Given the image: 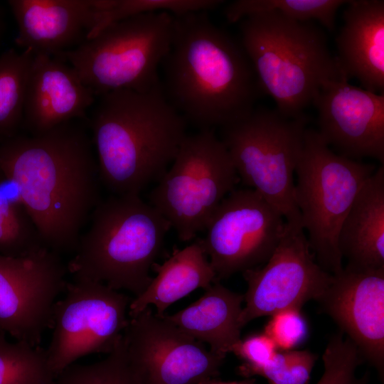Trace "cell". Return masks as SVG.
<instances>
[{
	"mask_svg": "<svg viewBox=\"0 0 384 384\" xmlns=\"http://www.w3.org/2000/svg\"><path fill=\"white\" fill-rule=\"evenodd\" d=\"M240 33L261 93L270 96L287 117L304 114L329 81L346 78L314 21L270 11L240 21Z\"/></svg>",
	"mask_w": 384,
	"mask_h": 384,
	"instance_id": "cell-4",
	"label": "cell"
},
{
	"mask_svg": "<svg viewBox=\"0 0 384 384\" xmlns=\"http://www.w3.org/2000/svg\"><path fill=\"white\" fill-rule=\"evenodd\" d=\"M343 13L335 55L342 74L365 90L384 91V1H348Z\"/></svg>",
	"mask_w": 384,
	"mask_h": 384,
	"instance_id": "cell-19",
	"label": "cell"
},
{
	"mask_svg": "<svg viewBox=\"0 0 384 384\" xmlns=\"http://www.w3.org/2000/svg\"><path fill=\"white\" fill-rule=\"evenodd\" d=\"M342 78L326 82L313 105L324 142L337 154L358 160L384 162V94L348 83Z\"/></svg>",
	"mask_w": 384,
	"mask_h": 384,
	"instance_id": "cell-15",
	"label": "cell"
},
{
	"mask_svg": "<svg viewBox=\"0 0 384 384\" xmlns=\"http://www.w3.org/2000/svg\"><path fill=\"white\" fill-rule=\"evenodd\" d=\"M53 309L52 337L46 350L55 377L82 356L110 353L128 324L132 298L91 280L67 282Z\"/></svg>",
	"mask_w": 384,
	"mask_h": 384,
	"instance_id": "cell-10",
	"label": "cell"
},
{
	"mask_svg": "<svg viewBox=\"0 0 384 384\" xmlns=\"http://www.w3.org/2000/svg\"><path fill=\"white\" fill-rule=\"evenodd\" d=\"M317 302L383 380L384 268L363 270L346 265L332 274Z\"/></svg>",
	"mask_w": 384,
	"mask_h": 384,
	"instance_id": "cell-16",
	"label": "cell"
},
{
	"mask_svg": "<svg viewBox=\"0 0 384 384\" xmlns=\"http://www.w3.org/2000/svg\"><path fill=\"white\" fill-rule=\"evenodd\" d=\"M240 181L228 149L213 129L187 134L173 162L149 195V203L180 240L205 230L221 201Z\"/></svg>",
	"mask_w": 384,
	"mask_h": 384,
	"instance_id": "cell-9",
	"label": "cell"
},
{
	"mask_svg": "<svg viewBox=\"0 0 384 384\" xmlns=\"http://www.w3.org/2000/svg\"><path fill=\"white\" fill-rule=\"evenodd\" d=\"M347 266L384 268V166H378L357 194L338 235Z\"/></svg>",
	"mask_w": 384,
	"mask_h": 384,
	"instance_id": "cell-20",
	"label": "cell"
},
{
	"mask_svg": "<svg viewBox=\"0 0 384 384\" xmlns=\"http://www.w3.org/2000/svg\"><path fill=\"white\" fill-rule=\"evenodd\" d=\"M175 18L143 14L113 23L65 53L68 62L97 97L129 90L147 92L161 85L159 67L174 36Z\"/></svg>",
	"mask_w": 384,
	"mask_h": 384,
	"instance_id": "cell-7",
	"label": "cell"
},
{
	"mask_svg": "<svg viewBox=\"0 0 384 384\" xmlns=\"http://www.w3.org/2000/svg\"><path fill=\"white\" fill-rule=\"evenodd\" d=\"M242 274L247 284L242 327L257 318L301 309L306 302L317 301L332 278L316 262L302 227L287 223L268 260Z\"/></svg>",
	"mask_w": 384,
	"mask_h": 384,
	"instance_id": "cell-13",
	"label": "cell"
},
{
	"mask_svg": "<svg viewBox=\"0 0 384 384\" xmlns=\"http://www.w3.org/2000/svg\"><path fill=\"white\" fill-rule=\"evenodd\" d=\"M308 122L305 114L289 118L277 109L258 107L220 128V139L240 180L279 210L287 223L299 225L294 174Z\"/></svg>",
	"mask_w": 384,
	"mask_h": 384,
	"instance_id": "cell-8",
	"label": "cell"
},
{
	"mask_svg": "<svg viewBox=\"0 0 384 384\" xmlns=\"http://www.w3.org/2000/svg\"><path fill=\"white\" fill-rule=\"evenodd\" d=\"M244 295L215 282L186 308L163 316L214 353L225 358L240 342V319Z\"/></svg>",
	"mask_w": 384,
	"mask_h": 384,
	"instance_id": "cell-21",
	"label": "cell"
},
{
	"mask_svg": "<svg viewBox=\"0 0 384 384\" xmlns=\"http://www.w3.org/2000/svg\"><path fill=\"white\" fill-rule=\"evenodd\" d=\"M5 18L3 9L0 6V44L1 43L4 33L5 31Z\"/></svg>",
	"mask_w": 384,
	"mask_h": 384,
	"instance_id": "cell-34",
	"label": "cell"
},
{
	"mask_svg": "<svg viewBox=\"0 0 384 384\" xmlns=\"http://www.w3.org/2000/svg\"><path fill=\"white\" fill-rule=\"evenodd\" d=\"M46 248L18 197L0 191V255L22 257Z\"/></svg>",
	"mask_w": 384,
	"mask_h": 384,
	"instance_id": "cell-26",
	"label": "cell"
},
{
	"mask_svg": "<svg viewBox=\"0 0 384 384\" xmlns=\"http://www.w3.org/2000/svg\"><path fill=\"white\" fill-rule=\"evenodd\" d=\"M199 384H257L254 378H245L236 381H222L215 378H211L200 383Z\"/></svg>",
	"mask_w": 384,
	"mask_h": 384,
	"instance_id": "cell-33",
	"label": "cell"
},
{
	"mask_svg": "<svg viewBox=\"0 0 384 384\" xmlns=\"http://www.w3.org/2000/svg\"><path fill=\"white\" fill-rule=\"evenodd\" d=\"M264 333L273 341L279 351H289L306 339L308 326L301 309H289L272 314Z\"/></svg>",
	"mask_w": 384,
	"mask_h": 384,
	"instance_id": "cell-31",
	"label": "cell"
},
{
	"mask_svg": "<svg viewBox=\"0 0 384 384\" xmlns=\"http://www.w3.org/2000/svg\"><path fill=\"white\" fill-rule=\"evenodd\" d=\"M96 97L68 62L57 57L34 55L22 127L29 134L36 135L64 123L85 119Z\"/></svg>",
	"mask_w": 384,
	"mask_h": 384,
	"instance_id": "cell-18",
	"label": "cell"
},
{
	"mask_svg": "<svg viewBox=\"0 0 384 384\" xmlns=\"http://www.w3.org/2000/svg\"><path fill=\"white\" fill-rule=\"evenodd\" d=\"M287 222L251 188L234 189L219 204L201 238L220 282L265 263L278 245Z\"/></svg>",
	"mask_w": 384,
	"mask_h": 384,
	"instance_id": "cell-11",
	"label": "cell"
},
{
	"mask_svg": "<svg viewBox=\"0 0 384 384\" xmlns=\"http://www.w3.org/2000/svg\"><path fill=\"white\" fill-rule=\"evenodd\" d=\"M54 384H139L127 357L123 338L101 361L73 363L55 378Z\"/></svg>",
	"mask_w": 384,
	"mask_h": 384,
	"instance_id": "cell-27",
	"label": "cell"
},
{
	"mask_svg": "<svg viewBox=\"0 0 384 384\" xmlns=\"http://www.w3.org/2000/svg\"><path fill=\"white\" fill-rule=\"evenodd\" d=\"M68 272L61 255L47 248L22 257L0 255V334L39 346L52 328Z\"/></svg>",
	"mask_w": 384,
	"mask_h": 384,
	"instance_id": "cell-14",
	"label": "cell"
},
{
	"mask_svg": "<svg viewBox=\"0 0 384 384\" xmlns=\"http://www.w3.org/2000/svg\"><path fill=\"white\" fill-rule=\"evenodd\" d=\"M348 1L343 0H238L224 11L228 22L235 23L258 14L276 11L299 22L317 21L329 31L336 25L338 9Z\"/></svg>",
	"mask_w": 384,
	"mask_h": 384,
	"instance_id": "cell-24",
	"label": "cell"
},
{
	"mask_svg": "<svg viewBox=\"0 0 384 384\" xmlns=\"http://www.w3.org/2000/svg\"><path fill=\"white\" fill-rule=\"evenodd\" d=\"M324 372L316 384H367L369 375H356L364 359L356 346L340 331L333 335L322 356Z\"/></svg>",
	"mask_w": 384,
	"mask_h": 384,
	"instance_id": "cell-29",
	"label": "cell"
},
{
	"mask_svg": "<svg viewBox=\"0 0 384 384\" xmlns=\"http://www.w3.org/2000/svg\"><path fill=\"white\" fill-rule=\"evenodd\" d=\"M34 54L14 48L0 55V142L17 134L23 126L29 73Z\"/></svg>",
	"mask_w": 384,
	"mask_h": 384,
	"instance_id": "cell-23",
	"label": "cell"
},
{
	"mask_svg": "<svg viewBox=\"0 0 384 384\" xmlns=\"http://www.w3.org/2000/svg\"><path fill=\"white\" fill-rule=\"evenodd\" d=\"M98 98L87 124L102 185L114 195H140L173 162L187 122L161 84L147 92L119 90Z\"/></svg>",
	"mask_w": 384,
	"mask_h": 384,
	"instance_id": "cell-3",
	"label": "cell"
},
{
	"mask_svg": "<svg viewBox=\"0 0 384 384\" xmlns=\"http://www.w3.org/2000/svg\"><path fill=\"white\" fill-rule=\"evenodd\" d=\"M46 350L0 334V384H54Z\"/></svg>",
	"mask_w": 384,
	"mask_h": 384,
	"instance_id": "cell-25",
	"label": "cell"
},
{
	"mask_svg": "<svg viewBox=\"0 0 384 384\" xmlns=\"http://www.w3.org/2000/svg\"><path fill=\"white\" fill-rule=\"evenodd\" d=\"M0 171L15 186L44 246L60 255L73 254L102 201L97 156L84 119L0 142Z\"/></svg>",
	"mask_w": 384,
	"mask_h": 384,
	"instance_id": "cell-1",
	"label": "cell"
},
{
	"mask_svg": "<svg viewBox=\"0 0 384 384\" xmlns=\"http://www.w3.org/2000/svg\"><path fill=\"white\" fill-rule=\"evenodd\" d=\"M151 270L156 275L142 294L132 299L129 318L151 304L155 306L156 314L163 316L173 303L198 288L206 290L217 282L201 238L181 250H174L162 264L154 262Z\"/></svg>",
	"mask_w": 384,
	"mask_h": 384,
	"instance_id": "cell-22",
	"label": "cell"
},
{
	"mask_svg": "<svg viewBox=\"0 0 384 384\" xmlns=\"http://www.w3.org/2000/svg\"><path fill=\"white\" fill-rule=\"evenodd\" d=\"M67 265L73 279L102 283L135 297L152 280L149 274L171 228L138 194H112L100 202Z\"/></svg>",
	"mask_w": 384,
	"mask_h": 384,
	"instance_id": "cell-5",
	"label": "cell"
},
{
	"mask_svg": "<svg viewBox=\"0 0 384 384\" xmlns=\"http://www.w3.org/2000/svg\"><path fill=\"white\" fill-rule=\"evenodd\" d=\"M174 18L172 43L161 63L167 100L200 130L245 117L261 92L240 41L215 26L206 11Z\"/></svg>",
	"mask_w": 384,
	"mask_h": 384,
	"instance_id": "cell-2",
	"label": "cell"
},
{
	"mask_svg": "<svg viewBox=\"0 0 384 384\" xmlns=\"http://www.w3.org/2000/svg\"><path fill=\"white\" fill-rule=\"evenodd\" d=\"M122 338L139 384H199L218 376L225 359L149 306L129 318Z\"/></svg>",
	"mask_w": 384,
	"mask_h": 384,
	"instance_id": "cell-12",
	"label": "cell"
},
{
	"mask_svg": "<svg viewBox=\"0 0 384 384\" xmlns=\"http://www.w3.org/2000/svg\"><path fill=\"white\" fill-rule=\"evenodd\" d=\"M111 0H9L15 43L34 55L61 57L88 39Z\"/></svg>",
	"mask_w": 384,
	"mask_h": 384,
	"instance_id": "cell-17",
	"label": "cell"
},
{
	"mask_svg": "<svg viewBox=\"0 0 384 384\" xmlns=\"http://www.w3.org/2000/svg\"><path fill=\"white\" fill-rule=\"evenodd\" d=\"M317 356L309 351H278L257 375L268 384H309Z\"/></svg>",
	"mask_w": 384,
	"mask_h": 384,
	"instance_id": "cell-30",
	"label": "cell"
},
{
	"mask_svg": "<svg viewBox=\"0 0 384 384\" xmlns=\"http://www.w3.org/2000/svg\"><path fill=\"white\" fill-rule=\"evenodd\" d=\"M222 4L218 0H112L102 11L90 39L109 26L143 14L166 12L174 16L213 10ZM87 39V40H88Z\"/></svg>",
	"mask_w": 384,
	"mask_h": 384,
	"instance_id": "cell-28",
	"label": "cell"
},
{
	"mask_svg": "<svg viewBox=\"0 0 384 384\" xmlns=\"http://www.w3.org/2000/svg\"><path fill=\"white\" fill-rule=\"evenodd\" d=\"M376 169L334 152L316 130L306 129L295 171L294 200L316 260L331 274L343 268L338 247L341 224Z\"/></svg>",
	"mask_w": 384,
	"mask_h": 384,
	"instance_id": "cell-6",
	"label": "cell"
},
{
	"mask_svg": "<svg viewBox=\"0 0 384 384\" xmlns=\"http://www.w3.org/2000/svg\"><path fill=\"white\" fill-rule=\"evenodd\" d=\"M277 351L273 341L264 332L241 339L233 351L242 361L238 373L245 378H253Z\"/></svg>",
	"mask_w": 384,
	"mask_h": 384,
	"instance_id": "cell-32",
	"label": "cell"
}]
</instances>
